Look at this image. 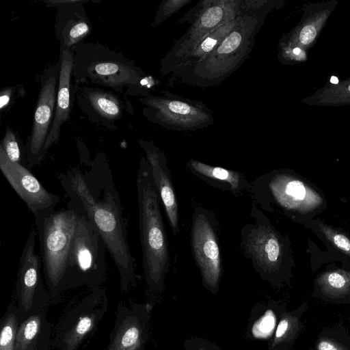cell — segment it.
<instances>
[{
	"mask_svg": "<svg viewBox=\"0 0 350 350\" xmlns=\"http://www.w3.org/2000/svg\"><path fill=\"white\" fill-rule=\"evenodd\" d=\"M83 162L88 170L74 167L61 172L58 179L66 196L81 207L103 239L117 266L121 291L128 292L135 284L136 273L120 194L103 154Z\"/></svg>",
	"mask_w": 350,
	"mask_h": 350,
	"instance_id": "1",
	"label": "cell"
},
{
	"mask_svg": "<svg viewBox=\"0 0 350 350\" xmlns=\"http://www.w3.org/2000/svg\"><path fill=\"white\" fill-rule=\"evenodd\" d=\"M136 187L144 278L150 293L158 295L164 291L170 259L160 196L151 167L144 157L139 160Z\"/></svg>",
	"mask_w": 350,
	"mask_h": 350,
	"instance_id": "2",
	"label": "cell"
},
{
	"mask_svg": "<svg viewBox=\"0 0 350 350\" xmlns=\"http://www.w3.org/2000/svg\"><path fill=\"white\" fill-rule=\"evenodd\" d=\"M265 12L241 13L230 31L204 59L180 73L181 82L208 88L224 81L249 57Z\"/></svg>",
	"mask_w": 350,
	"mask_h": 350,
	"instance_id": "3",
	"label": "cell"
},
{
	"mask_svg": "<svg viewBox=\"0 0 350 350\" xmlns=\"http://www.w3.org/2000/svg\"><path fill=\"white\" fill-rule=\"evenodd\" d=\"M254 200L271 213H280L301 224L327 208L323 194L312 183L290 170H277L255 180Z\"/></svg>",
	"mask_w": 350,
	"mask_h": 350,
	"instance_id": "4",
	"label": "cell"
},
{
	"mask_svg": "<svg viewBox=\"0 0 350 350\" xmlns=\"http://www.w3.org/2000/svg\"><path fill=\"white\" fill-rule=\"evenodd\" d=\"M250 216L253 221L243 226L241 232L243 254L263 280L279 286L291 276L294 266L290 239L275 228L254 202Z\"/></svg>",
	"mask_w": 350,
	"mask_h": 350,
	"instance_id": "5",
	"label": "cell"
},
{
	"mask_svg": "<svg viewBox=\"0 0 350 350\" xmlns=\"http://www.w3.org/2000/svg\"><path fill=\"white\" fill-rule=\"evenodd\" d=\"M78 217V208L72 200L66 208L34 217L45 282L54 300L64 291L63 280Z\"/></svg>",
	"mask_w": 350,
	"mask_h": 350,
	"instance_id": "6",
	"label": "cell"
},
{
	"mask_svg": "<svg viewBox=\"0 0 350 350\" xmlns=\"http://www.w3.org/2000/svg\"><path fill=\"white\" fill-rule=\"evenodd\" d=\"M72 75L77 82H90L129 94H146V74L122 55L100 44L80 43L75 47Z\"/></svg>",
	"mask_w": 350,
	"mask_h": 350,
	"instance_id": "7",
	"label": "cell"
},
{
	"mask_svg": "<svg viewBox=\"0 0 350 350\" xmlns=\"http://www.w3.org/2000/svg\"><path fill=\"white\" fill-rule=\"evenodd\" d=\"M75 204L79 211L78 222L67 261L63 291L83 286L98 287L106 278L105 243L81 207Z\"/></svg>",
	"mask_w": 350,
	"mask_h": 350,
	"instance_id": "8",
	"label": "cell"
},
{
	"mask_svg": "<svg viewBox=\"0 0 350 350\" xmlns=\"http://www.w3.org/2000/svg\"><path fill=\"white\" fill-rule=\"evenodd\" d=\"M139 100L146 106L143 113L150 122L170 130L192 131L214 122L211 111L204 103L168 91L162 92V95L149 94Z\"/></svg>",
	"mask_w": 350,
	"mask_h": 350,
	"instance_id": "9",
	"label": "cell"
},
{
	"mask_svg": "<svg viewBox=\"0 0 350 350\" xmlns=\"http://www.w3.org/2000/svg\"><path fill=\"white\" fill-rule=\"evenodd\" d=\"M106 292L100 286L93 288L84 298L70 306L56 327L54 345L57 350H77L92 333L107 309Z\"/></svg>",
	"mask_w": 350,
	"mask_h": 350,
	"instance_id": "10",
	"label": "cell"
},
{
	"mask_svg": "<svg viewBox=\"0 0 350 350\" xmlns=\"http://www.w3.org/2000/svg\"><path fill=\"white\" fill-rule=\"evenodd\" d=\"M215 221L211 211L198 207L193 214L191 230L193 256L202 285L213 295L218 292L222 271Z\"/></svg>",
	"mask_w": 350,
	"mask_h": 350,
	"instance_id": "11",
	"label": "cell"
},
{
	"mask_svg": "<svg viewBox=\"0 0 350 350\" xmlns=\"http://www.w3.org/2000/svg\"><path fill=\"white\" fill-rule=\"evenodd\" d=\"M59 70L58 63L46 71L41 79L32 129L25 147L29 168L40 164L46 157L44 146L55 115Z\"/></svg>",
	"mask_w": 350,
	"mask_h": 350,
	"instance_id": "12",
	"label": "cell"
},
{
	"mask_svg": "<svg viewBox=\"0 0 350 350\" xmlns=\"http://www.w3.org/2000/svg\"><path fill=\"white\" fill-rule=\"evenodd\" d=\"M37 236V231L31 230L19 260L16 283L18 319H25L33 311L44 308L48 301L41 277V256L35 250Z\"/></svg>",
	"mask_w": 350,
	"mask_h": 350,
	"instance_id": "13",
	"label": "cell"
},
{
	"mask_svg": "<svg viewBox=\"0 0 350 350\" xmlns=\"http://www.w3.org/2000/svg\"><path fill=\"white\" fill-rule=\"evenodd\" d=\"M152 306L129 300L118 306L109 342L105 350H146Z\"/></svg>",
	"mask_w": 350,
	"mask_h": 350,
	"instance_id": "14",
	"label": "cell"
},
{
	"mask_svg": "<svg viewBox=\"0 0 350 350\" xmlns=\"http://www.w3.org/2000/svg\"><path fill=\"white\" fill-rule=\"evenodd\" d=\"M0 170L34 217L55 211L59 196L46 190L28 167L10 161L1 149Z\"/></svg>",
	"mask_w": 350,
	"mask_h": 350,
	"instance_id": "15",
	"label": "cell"
},
{
	"mask_svg": "<svg viewBox=\"0 0 350 350\" xmlns=\"http://www.w3.org/2000/svg\"><path fill=\"white\" fill-rule=\"evenodd\" d=\"M241 0H205L198 2L179 23L188 21L187 31L180 38L185 41H197L240 14Z\"/></svg>",
	"mask_w": 350,
	"mask_h": 350,
	"instance_id": "16",
	"label": "cell"
},
{
	"mask_svg": "<svg viewBox=\"0 0 350 350\" xmlns=\"http://www.w3.org/2000/svg\"><path fill=\"white\" fill-rule=\"evenodd\" d=\"M139 143L151 167L155 185L164 206L172 233L176 236L179 232L178 206L167 159L152 142L140 139Z\"/></svg>",
	"mask_w": 350,
	"mask_h": 350,
	"instance_id": "17",
	"label": "cell"
},
{
	"mask_svg": "<svg viewBox=\"0 0 350 350\" xmlns=\"http://www.w3.org/2000/svg\"><path fill=\"white\" fill-rule=\"evenodd\" d=\"M84 1H46L49 6H60V16L58 15L56 28L57 36L62 43V49L68 50L80 44L82 40L89 33L90 25L81 8V3Z\"/></svg>",
	"mask_w": 350,
	"mask_h": 350,
	"instance_id": "18",
	"label": "cell"
},
{
	"mask_svg": "<svg viewBox=\"0 0 350 350\" xmlns=\"http://www.w3.org/2000/svg\"><path fill=\"white\" fill-rule=\"evenodd\" d=\"M74 54L70 50L63 49L60 59V70L55 115L51 131L45 144L44 152L56 144L60 136L61 126L69 119L70 112L71 77L72 75Z\"/></svg>",
	"mask_w": 350,
	"mask_h": 350,
	"instance_id": "19",
	"label": "cell"
},
{
	"mask_svg": "<svg viewBox=\"0 0 350 350\" xmlns=\"http://www.w3.org/2000/svg\"><path fill=\"white\" fill-rule=\"evenodd\" d=\"M88 109L101 122H113L120 119L124 105L114 94L101 90L88 88L83 92Z\"/></svg>",
	"mask_w": 350,
	"mask_h": 350,
	"instance_id": "20",
	"label": "cell"
},
{
	"mask_svg": "<svg viewBox=\"0 0 350 350\" xmlns=\"http://www.w3.org/2000/svg\"><path fill=\"white\" fill-rule=\"evenodd\" d=\"M342 262V267L331 265L317 277L315 284L324 294L338 297L350 293L349 258L345 259Z\"/></svg>",
	"mask_w": 350,
	"mask_h": 350,
	"instance_id": "21",
	"label": "cell"
},
{
	"mask_svg": "<svg viewBox=\"0 0 350 350\" xmlns=\"http://www.w3.org/2000/svg\"><path fill=\"white\" fill-rule=\"evenodd\" d=\"M310 229L326 245L350 259V236L338 228L320 219H312L302 223Z\"/></svg>",
	"mask_w": 350,
	"mask_h": 350,
	"instance_id": "22",
	"label": "cell"
},
{
	"mask_svg": "<svg viewBox=\"0 0 350 350\" xmlns=\"http://www.w3.org/2000/svg\"><path fill=\"white\" fill-rule=\"evenodd\" d=\"M187 165L193 173L202 177L228 183L236 195L241 192L247 186H252L248 185L246 180L238 172L209 165L193 159L189 160Z\"/></svg>",
	"mask_w": 350,
	"mask_h": 350,
	"instance_id": "23",
	"label": "cell"
},
{
	"mask_svg": "<svg viewBox=\"0 0 350 350\" xmlns=\"http://www.w3.org/2000/svg\"><path fill=\"white\" fill-rule=\"evenodd\" d=\"M47 323L43 308L33 311L18 326L14 350H25Z\"/></svg>",
	"mask_w": 350,
	"mask_h": 350,
	"instance_id": "24",
	"label": "cell"
},
{
	"mask_svg": "<svg viewBox=\"0 0 350 350\" xmlns=\"http://www.w3.org/2000/svg\"><path fill=\"white\" fill-rule=\"evenodd\" d=\"M298 329V320L297 317L289 312H284L274 334L269 343L270 350H285L288 344L295 337Z\"/></svg>",
	"mask_w": 350,
	"mask_h": 350,
	"instance_id": "25",
	"label": "cell"
},
{
	"mask_svg": "<svg viewBox=\"0 0 350 350\" xmlns=\"http://www.w3.org/2000/svg\"><path fill=\"white\" fill-rule=\"evenodd\" d=\"M18 326L17 310L10 305L1 321L0 350H14Z\"/></svg>",
	"mask_w": 350,
	"mask_h": 350,
	"instance_id": "26",
	"label": "cell"
},
{
	"mask_svg": "<svg viewBox=\"0 0 350 350\" xmlns=\"http://www.w3.org/2000/svg\"><path fill=\"white\" fill-rule=\"evenodd\" d=\"M0 149L3 150L10 161L29 167L26 157V149L20 144L18 137L12 129H7L0 145Z\"/></svg>",
	"mask_w": 350,
	"mask_h": 350,
	"instance_id": "27",
	"label": "cell"
},
{
	"mask_svg": "<svg viewBox=\"0 0 350 350\" xmlns=\"http://www.w3.org/2000/svg\"><path fill=\"white\" fill-rule=\"evenodd\" d=\"M275 317L271 310H267L252 325L251 336L254 338H267L275 328Z\"/></svg>",
	"mask_w": 350,
	"mask_h": 350,
	"instance_id": "28",
	"label": "cell"
},
{
	"mask_svg": "<svg viewBox=\"0 0 350 350\" xmlns=\"http://www.w3.org/2000/svg\"><path fill=\"white\" fill-rule=\"evenodd\" d=\"M191 0H164L159 5L152 26L157 27L167 18L178 11Z\"/></svg>",
	"mask_w": 350,
	"mask_h": 350,
	"instance_id": "29",
	"label": "cell"
},
{
	"mask_svg": "<svg viewBox=\"0 0 350 350\" xmlns=\"http://www.w3.org/2000/svg\"><path fill=\"white\" fill-rule=\"evenodd\" d=\"M184 350H223L215 343L202 337L192 336L183 342Z\"/></svg>",
	"mask_w": 350,
	"mask_h": 350,
	"instance_id": "30",
	"label": "cell"
},
{
	"mask_svg": "<svg viewBox=\"0 0 350 350\" xmlns=\"http://www.w3.org/2000/svg\"><path fill=\"white\" fill-rule=\"evenodd\" d=\"M51 327L48 323L38 337L25 350H49L51 344Z\"/></svg>",
	"mask_w": 350,
	"mask_h": 350,
	"instance_id": "31",
	"label": "cell"
},
{
	"mask_svg": "<svg viewBox=\"0 0 350 350\" xmlns=\"http://www.w3.org/2000/svg\"><path fill=\"white\" fill-rule=\"evenodd\" d=\"M316 35V29L312 25H306L301 30L299 40L302 44H308L313 41Z\"/></svg>",
	"mask_w": 350,
	"mask_h": 350,
	"instance_id": "32",
	"label": "cell"
},
{
	"mask_svg": "<svg viewBox=\"0 0 350 350\" xmlns=\"http://www.w3.org/2000/svg\"><path fill=\"white\" fill-rule=\"evenodd\" d=\"M318 350H343L338 345L329 340H321L318 343Z\"/></svg>",
	"mask_w": 350,
	"mask_h": 350,
	"instance_id": "33",
	"label": "cell"
},
{
	"mask_svg": "<svg viewBox=\"0 0 350 350\" xmlns=\"http://www.w3.org/2000/svg\"><path fill=\"white\" fill-rule=\"evenodd\" d=\"M10 92H1V109H2L4 106L8 104L10 101Z\"/></svg>",
	"mask_w": 350,
	"mask_h": 350,
	"instance_id": "34",
	"label": "cell"
},
{
	"mask_svg": "<svg viewBox=\"0 0 350 350\" xmlns=\"http://www.w3.org/2000/svg\"><path fill=\"white\" fill-rule=\"evenodd\" d=\"M330 82L334 84H337L338 83V79L336 77L332 76L330 79Z\"/></svg>",
	"mask_w": 350,
	"mask_h": 350,
	"instance_id": "35",
	"label": "cell"
},
{
	"mask_svg": "<svg viewBox=\"0 0 350 350\" xmlns=\"http://www.w3.org/2000/svg\"><path fill=\"white\" fill-rule=\"evenodd\" d=\"M293 53L295 55H299L301 53V49L299 48H295L293 49Z\"/></svg>",
	"mask_w": 350,
	"mask_h": 350,
	"instance_id": "36",
	"label": "cell"
},
{
	"mask_svg": "<svg viewBox=\"0 0 350 350\" xmlns=\"http://www.w3.org/2000/svg\"><path fill=\"white\" fill-rule=\"evenodd\" d=\"M348 90L350 91V85H349V88H348Z\"/></svg>",
	"mask_w": 350,
	"mask_h": 350,
	"instance_id": "37",
	"label": "cell"
}]
</instances>
